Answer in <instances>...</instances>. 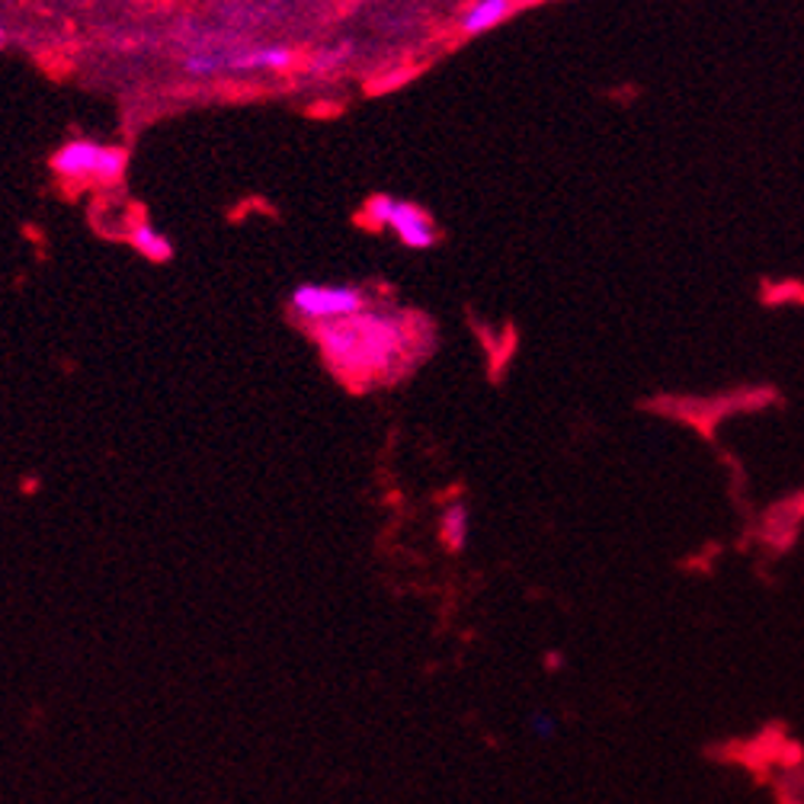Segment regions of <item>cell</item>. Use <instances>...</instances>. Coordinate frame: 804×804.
<instances>
[{"mask_svg":"<svg viewBox=\"0 0 804 804\" xmlns=\"http://www.w3.org/2000/svg\"><path fill=\"white\" fill-rule=\"evenodd\" d=\"M128 244L151 260V264H167L171 257H174V244L171 238L157 228V225H151L148 218H135L132 225H128Z\"/></svg>","mask_w":804,"mask_h":804,"instance_id":"8992f818","label":"cell"},{"mask_svg":"<svg viewBox=\"0 0 804 804\" xmlns=\"http://www.w3.org/2000/svg\"><path fill=\"white\" fill-rule=\"evenodd\" d=\"M372 308V298L359 286H324V282H301L289 296V311L292 318L318 328V324H330V321H343L353 318L359 311Z\"/></svg>","mask_w":804,"mask_h":804,"instance_id":"3957f363","label":"cell"},{"mask_svg":"<svg viewBox=\"0 0 804 804\" xmlns=\"http://www.w3.org/2000/svg\"><path fill=\"white\" fill-rule=\"evenodd\" d=\"M513 7H516V0H475L462 13L458 30L465 32V35H484V32H491L494 27H501L509 13H513Z\"/></svg>","mask_w":804,"mask_h":804,"instance_id":"5b68a950","label":"cell"},{"mask_svg":"<svg viewBox=\"0 0 804 804\" xmlns=\"http://www.w3.org/2000/svg\"><path fill=\"white\" fill-rule=\"evenodd\" d=\"M529 724H533V734H536L538 741H545V738H552V734L558 731V724H555V718L545 715V712H536V715H533V721H529Z\"/></svg>","mask_w":804,"mask_h":804,"instance_id":"ba28073f","label":"cell"},{"mask_svg":"<svg viewBox=\"0 0 804 804\" xmlns=\"http://www.w3.org/2000/svg\"><path fill=\"white\" fill-rule=\"evenodd\" d=\"M52 171L71 183L116 186L128 171V151L93 138H71L52 154Z\"/></svg>","mask_w":804,"mask_h":804,"instance_id":"7a4b0ae2","label":"cell"},{"mask_svg":"<svg viewBox=\"0 0 804 804\" xmlns=\"http://www.w3.org/2000/svg\"><path fill=\"white\" fill-rule=\"evenodd\" d=\"M365 221L375 231H391L411 250H430L440 240V228L430 218V212L411 203V199H398V196H372L365 203Z\"/></svg>","mask_w":804,"mask_h":804,"instance_id":"277c9868","label":"cell"},{"mask_svg":"<svg viewBox=\"0 0 804 804\" xmlns=\"http://www.w3.org/2000/svg\"><path fill=\"white\" fill-rule=\"evenodd\" d=\"M526 3H545V0H526Z\"/></svg>","mask_w":804,"mask_h":804,"instance_id":"8fae6325","label":"cell"},{"mask_svg":"<svg viewBox=\"0 0 804 804\" xmlns=\"http://www.w3.org/2000/svg\"><path fill=\"white\" fill-rule=\"evenodd\" d=\"M343 59H347L343 49H333V55H324V52H321L318 59L311 61V68H315V71H330V68H337Z\"/></svg>","mask_w":804,"mask_h":804,"instance_id":"9c48e42d","label":"cell"},{"mask_svg":"<svg viewBox=\"0 0 804 804\" xmlns=\"http://www.w3.org/2000/svg\"><path fill=\"white\" fill-rule=\"evenodd\" d=\"M3 45H7V30L0 27V49H3Z\"/></svg>","mask_w":804,"mask_h":804,"instance_id":"30bf717a","label":"cell"},{"mask_svg":"<svg viewBox=\"0 0 804 804\" xmlns=\"http://www.w3.org/2000/svg\"><path fill=\"white\" fill-rule=\"evenodd\" d=\"M472 538V509L465 501H452L440 513V542L446 552H462Z\"/></svg>","mask_w":804,"mask_h":804,"instance_id":"52a82bcc","label":"cell"},{"mask_svg":"<svg viewBox=\"0 0 804 804\" xmlns=\"http://www.w3.org/2000/svg\"><path fill=\"white\" fill-rule=\"evenodd\" d=\"M311 333L340 382H362L372 375L398 379V369H411L420 357L411 321L391 311L365 308L353 318L318 324Z\"/></svg>","mask_w":804,"mask_h":804,"instance_id":"6da1fadb","label":"cell"}]
</instances>
